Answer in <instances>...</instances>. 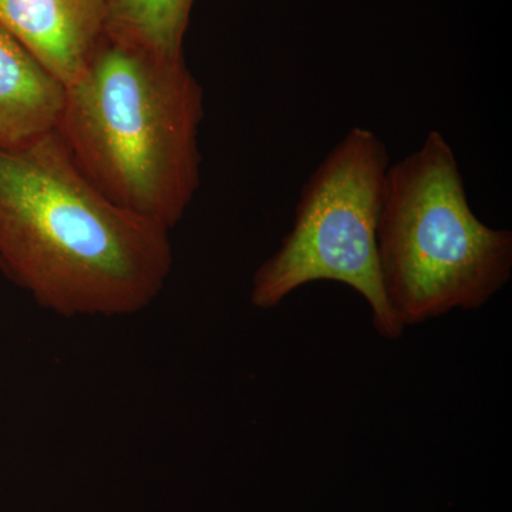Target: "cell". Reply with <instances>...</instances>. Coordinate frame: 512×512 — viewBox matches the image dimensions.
<instances>
[{"instance_id":"obj_1","label":"cell","mask_w":512,"mask_h":512,"mask_svg":"<svg viewBox=\"0 0 512 512\" xmlns=\"http://www.w3.org/2000/svg\"><path fill=\"white\" fill-rule=\"evenodd\" d=\"M168 234L106 197L56 130L0 148V268L47 311H144L173 269Z\"/></svg>"},{"instance_id":"obj_2","label":"cell","mask_w":512,"mask_h":512,"mask_svg":"<svg viewBox=\"0 0 512 512\" xmlns=\"http://www.w3.org/2000/svg\"><path fill=\"white\" fill-rule=\"evenodd\" d=\"M202 119L204 90L185 56L106 35L66 87L56 131L106 197L170 232L200 188Z\"/></svg>"},{"instance_id":"obj_3","label":"cell","mask_w":512,"mask_h":512,"mask_svg":"<svg viewBox=\"0 0 512 512\" xmlns=\"http://www.w3.org/2000/svg\"><path fill=\"white\" fill-rule=\"evenodd\" d=\"M377 259L387 303L403 328L481 308L511 279L512 232L478 220L439 130L387 168Z\"/></svg>"},{"instance_id":"obj_4","label":"cell","mask_w":512,"mask_h":512,"mask_svg":"<svg viewBox=\"0 0 512 512\" xmlns=\"http://www.w3.org/2000/svg\"><path fill=\"white\" fill-rule=\"evenodd\" d=\"M389 153L365 127L350 128L303 184L291 231L256 269L251 303L272 309L296 289L339 282L366 299L377 332L390 340L403 326L387 303L377 259V224Z\"/></svg>"},{"instance_id":"obj_5","label":"cell","mask_w":512,"mask_h":512,"mask_svg":"<svg viewBox=\"0 0 512 512\" xmlns=\"http://www.w3.org/2000/svg\"><path fill=\"white\" fill-rule=\"evenodd\" d=\"M0 25L67 87L106 36V0H0Z\"/></svg>"},{"instance_id":"obj_6","label":"cell","mask_w":512,"mask_h":512,"mask_svg":"<svg viewBox=\"0 0 512 512\" xmlns=\"http://www.w3.org/2000/svg\"><path fill=\"white\" fill-rule=\"evenodd\" d=\"M66 87L0 25V148L56 130Z\"/></svg>"},{"instance_id":"obj_7","label":"cell","mask_w":512,"mask_h":512,"mask_svg":"<svg viewBox=\"0 0 512 512\" xmlns=\"http://www.w3.org/2000/svg\"><path fill=\"white\" fill-rule=\"evenodd\" d=\"M195 0H106V35L164 57H183Z\"/></svg>"}]
</instances>
